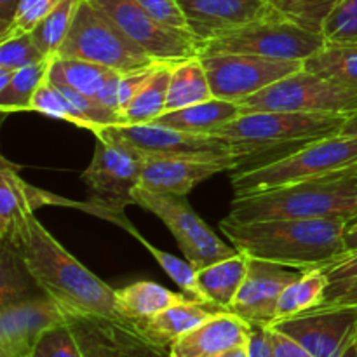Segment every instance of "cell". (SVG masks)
Instances as JSON below:
<instances>
[{"mask_svg":"<svg viewBox=\"0 0 357 357\" xmlns=\"http://www.w3.org/2000/svg\"><path fill=\"white\" fill-rule=\"evenodd\" d=\"M300 275V271L274 264V261L250 258L248 274L234 298L229 312L243 317L250 324L271 326L275 321L278 303L286 286Z\"/></svg>","mask_w":357,"mask_h":357,"instance_id":"cell-16","label":"cell"},{"mask_svg":"<svg viewBox=\"0 0 357 357\" xmlns=\"http://www.w3.org/2000/svg\"><path fill=\"white\" fill-rule=\"evenodd\" d=\"M23 181L17 167L2 159L0 167V241L2 248L17 251L30 227V218L37 202V192Z\"/></svg>","mask_w":357,"mask_h":357,"instance_id":"cell-21","label":"cell"},{"mask_svg":"<svg viewBox=\"0 0 357 357\" xmlns=\"http://www.w3.org/2000/svg\"><path fill=\"white\" fill-rule=\"evenodd\" d=\"M30 112H37V114L47 115V117L58 119V121L63 122H70V124L86 129V122L82 121L75 107L70 103L68 98L63 94V91L47 79L35 93Z\"/></svg>","mask_w":357,"mask_h":357,"instance_id":"cell-36","label":"cell"},{"mask_svg":"<svg viewBox=\"0 0 357 357\" xmlns=\"http://www.w3.org/2000/svg\"><path fill=\"white\" fill-rule=\"evenodd\" d=\"M268 331H271L274 357H314L307 349H303L298 342L293 340L288 335L281 333V331L271 326H268Z\"/></svg>","mask_w":357,"mask_h":357,"instance_id":"cell-43","label":"cell"},{"mask_svg":"<svg viewBox=\"0 0 357 357\" xmlns=\"http://www.w3.org/2000/svg\"><path fill=\"white\" fill-rule=\"evenodd\" d=\"M241 115H243V108L239 103L211 98V100L192 105V107L166 112L153 122L166 126V128L178 129V131L213 135L218 129L225 128L227 124L239 119Z\"/></svg>","mask_w":357,"mask_h":357,"instance_id":"cell-23","label":"cell"},{"mask_svg":"<svg viewBox=\"0 0 357 357\" xmlns=\"http://www.w3.org/2000/svg\"><path fill=\"white\" fill-rule=\"evenodd\" d=\"M14 253L21 258L35 286L54 300L66 317L131 324L119 312L115 289L70 255L35 216L30 218L23 244Z\"/></svg>","mask_w":357,"mask_h":357,"instance_id":"cell-1","label":"cell"},{"mask_svg":"<svg viewBox=\"0 0 357 357\" xmlns=\"http://www.w3.org/2000/svg\"><path fill=\"white\" fill-rule=\"evenodd\" d=\"M328 289V275L324 268L300 271V275L286 286L278 303L275 321L293 317L314 307L323 305ZM274 321V323H275Z\"/></svg>","mask_w":357,"mask_h":357,"instance_id":"cell-29","label":"cell"},{"mask_svg":"<svg viewBox=\"0 0 357 357\" xmlns=\"http://www.w3.org/2000/svg\"><path fill=\"white\" fill-rule=\"evenodd\" d=\"M250 257L237 251L234 257L220 260L197 272V282L204 300L220 310H230L248 274Z\"/></svg>","mask_w":357,"mask_h":357,"instance_id":"cell-24","label":"cell"},{"mask_svg":"<svg viewBox=\"0 0 357 357\" xmlns=\"http://www.w3.org/2000/svg\"><path fill=\"white\" fill-rule=\"evenodd\" d=\"M272 3L282 17L321 33L324 20L340 0H272Z\"/></svg>","mask_w":357,"mask_h":357,"instance_id":"cell-35","label":"cell"},{"mask_svg":"<svg viewBox=\"0 0 357 357\" xmlns=\"http://www.w3.org/2000/svg\"><path fill=\"white\" fill-rule=\"evenodd\" d=\"M114 73L115 70L86 59L54 58L49 66L47 80L96 98Z\"/></svg>","mask_w":357,"mask_h":357,"instance_id":"cell-28","label":"cell"},{"mask_svg":"<svg viewBox=\"0 0 357 357\" xmlns=\"http://www.w3.org/2000/svg\"><path fill=\"white\" fill-rule=\"evenodd\" d=\"M174 63H159L145 86L122 114L121 124H150L167 112V91Z\"/></svg>","mask_w":357,"mask_h":357,"instance_id":"cell-27","label":"cell"},{"mask_svg":"<svg viewBox=\"0 0 357 357\" xmlns=\"http://www.w3.org/2000/svg\"><path fill=\"white\" fill-rule=\"evenodd\" d=\"M251 324L243 317L220 310L195 326L169 347L171 357H215L237 345L248 344Z\"/></svg>","mask_w":357,"mask_h":357,"instance_id":"cell-20","label":"cell"},{"mask_svg":"<svg viewBox=\"0 0 357 357\" xmlns=\"http://www.w3.org/2000/svg\"><path fill=\"white\" fill-rule=\"evenodd\" d=\"M227 218L258 222L275 218H357V171L284 185L234 197Z\"/></svg>","mask_w":357,"mask_h":357,"instance_id":"cell-4","label":"cell"},{"mask_svg":"<svg viewBox=\"0 0 357 357\" xmlns=\"http://www.w3.org/2000/svg\"><path fill=\"white\" fill-rule=\"evenodd\" d=\"M338 357H357V330H356L354 337H352L351 342L345 345V349L342 351V354Z\"/></svg>","mask_w":357,"mask_h":357,"instance_id":"cell-49","label":"cell"},{"mask_svg":"<svg viewBox=\"0 0 357 357\" xmlns=\"http://www.w3.org/2000/svg\"><path fill=\"white\" fill-rule=\"evenodd\" d=\"M80 0H61L33 30L31 38L47 59L58 58V52L68 35Z\"/></svg>","mask_w":357,"mask_h":357,"instance_id":"cell-32","label":"cell"},{"mask_svg":"<svg viewBox=\"0 0 357 357\" xmlns=\"http://www.w3.org/2000/svg\"><path fill=\"white\" fill-rule=\"evenodd\" d=\"M31 357H86L68 321L45 331Z\"/></svg>","mask_w":357,"mask_h":357,"instance_id":"cell-39","label":"cell"},{"mask_svg":"<svg viewBox=\"0 0 357 357\" xmlns=\"http://www.w3.org/2000/svg\"><path fill=\"white\" fill-rule=\"evenodd\" d=\"M356 220H357V218H356Z\"/></svg>","mask_w":357,"mask_h":357,"instance_id":"cell-51","label":"cell"},{"mask_svg":"<svg viewBox=\"0 0 357 357\" xmlns=\"http://www.w3.org/2000/svg\"><path fill=\"white\" fill-rule=\"evenodd\" d=\"M239 105L243 114L295 112L352 115L357 110V89L302 68L246 98Z\"/></svg>","mask_w":357,"mask_h":357,"instance_id":"cell-8","label":"cell"},{"mask_svg":"<svg viewBox=\"0 0 357 357\" xmlns=\"http://www.w3.org/2000/svg\"><path fill=\"white\" fill-rule=\"evenodd\" d=\"M357 171V135H337L258 169L230 173L236 197Z\"/></svg>","mask_w":357,"mask_h":357,"instance_id":"cell-5","label":"cell"},{"mask_svg":"<svg viewBox=\"0 0 357 357\" xmlns=\"http://www.w3.org/2000/svg\"><path fill=\"white\" fill-rule=\"evenodd\" d=\"M122 139L143 155H188V153H232L229 143L215 135L178 131L155 124L114 126Z\"/></svg>","mask_w":357,"mask_h":357,"instance_id":"cell-19","label":"cell"},{"mask_svg":"<svg viewBox=\"0 0 357 357\" xmlns=\"http://www.w3.org/2000/svg\"><path fill=\"white\" fill-rule=\"evenodd\" d=\"M188 30L199 42L220 37L255 21L274 16L272 0H178Z\"/></svg>","mask_w":357,"mask_h":357,"instance_id":"cell-17","label":"cell"},{"mask_svg":"<svg viewBox=\"0 0 357 357\" xmlns=\"http://www.w3.org/2000/svg\"><path fill=\"white\" fill-rule=\"evenodd\" d=\"M303 68L357 89V49L324 45L303 61Z\"/></svg>","mask_w":357,"mask_h":357,"instance_id":"cell-33","label":"cell"},{"mask_svg":"<svg viewBox=\"0 0 357 357\" xmlns=\"http://www.w3.org/2000/svg\"><path fill=\"white\" fill-rule=\"evenodd\" d=\"M86 357H171L169 349L146 342L132 324L94 317H68Z\"/></svg>","mask_w":357,"mask_h":357,"instance_id":"cell-18","label":"cell"},{"mask_svg":"<svg viewBox=\"0 0 357 357\" xmlns=\"http://www.w3.org/2000/svg\"><path fill=\"white\" fill-rule=\"evenodd\" d=\"M215 357H250V352H248V345H237V347L229 349V351L222 352V354Z\"/></svg>","mask_w":357,"mask_h":357,"instance_id":"cell-48","label":"cell"},{"mask_svg":"<svg viewBox=\"0 0 357 357\" xmlns=\"http://www.w3.org/2000/svg\"><path fill=\"white\" fill-rule=\"evenodd\" d=\"M132 197L136 206L155 215L171 230L185 260L197 272L237 253L232 244L223 243L206 225L181 195L159 194L138 187Z\"/></svg>","mask_w":357,"mask_h":357,"instance_id":"cell-10","label":"cell"},{"mask_svg":"<svg viewBox=\"0 0 357 357\" xmlns=\"http://www.w3.org/2000/svg\"><path fill=\"white\" fill-rule=\"evenodd\" d=\"M357 255V220L347 227V232H345V251L340 258L352 257Z\"/></svg>","mask_w":357,"mask_h":357,"instance_id":"cell-47","label":"cell"},{"mask_svg":"<svg viewBox=\"0 0 357 357\" xmlns=\"http://www.w3.org/2000/svg\"><path fill=\"white\" fill-rule=\"evenodd\" d=\"M59 2L61 0H21V6L17 9L13 24H10L6 33L0 35V40L17 37V35L23 33H30Z\"/></svg>","mask_w":357,"mask_h":357,"instance_id":"cell-40","label":"cell"},{"mask_svg":"<svg viewBox=\"0 0 357 357\" xmlns=\"http://www.w3.org/2000/svg\"><path fill=\"white\" fill-rule=\"evenodd\" d=\"M93 2L155 61L178 63L201 54V42L190 31L166 26L150 16L136 0Z\"/></svg>","mask_w":357,"mask_h":357,"instance_id":"cell-12","label":"cell"},{"mask_svg":"<svg viewBox=\"0 0 357 357\" xmlns=\"http://www.w3.org/2000/svg\"><path fill=\"white\" fill-rule=\"evenodd\" d=\"M324 47L321 33L302 28L281 14L255 21L220 37L201 42V54H255L305 61Z\"/></svg>","mask_w":357,"mask_h":357,"instance_id":"cell-9","label":"cell"},{"mask_svg":"<svg viewBox=\"0 0 357 357\" xmlns=\"http://www.w3.org/2000/svg\"><path fill=\"white\" fill-rule=\"evenodd\" d=\"M45 59L47 58L42 54L30 33L0 40V70L14 72V70L35 65V63L45 61Z\"/></svg>","mask_w":357,"mask_h":357,"instance_id":"cell-38","label":"cell"},{"mask_svg":"<svg viewBox=\"0 0 357 357\" xmlns=\"http://www.w3.org/2000/svg\"><path fill=\"white\" fill-rule=\"evenodd\" d=\"M220 312V309L206 303L188 298L185 302L176 303L162 312L155 314L146 319L136 321L132 326L146 342L160 349H169L174 342L195 326L204 323L213 314Z\"/></svg>","mask_w":357,"mask_h":357,"instance_id":"cell-22","label":"cell"},{"mask_svg":"<svg viewBox=\"0 0 357 357\" xmlns=\"http://www.w3.org/2000/svg\"><path fill=\"white\" fill-rule=\"evenodd\" d=\"M351 115L250 112L213 132L229 143L236 167L230 173L258 169L298 152L319 139L342 135Z\"/></svg>","mask_w":357,"mask_h":357,"instance_id":"cell-3","label":"cell"},{"mask_svg":"<svg viewBox=\"0 0 357 357\" xmlns=\"http://www.w3.org/2000/svg\"><path fill=\"white\" fill-rule=\"evenodd\" d=\"M58 58H77L108 66L119 73L155 65L93 0H80Z\"/></svg>","mask_w":357,"mask_h":357,"instance_id":"cell-7","label":"cell"},{"mask_svg":"<svg viewBox=\"0 0 357 357\" xmlns=\"http://www.w3.org/2000/svg\"><path fill=\"white\" fill-rule=\"evenodd\" d=\"M321 35L324 45L357 49V0H340L324 20Z\"/></svg>","mask_w":357,"mask_h":357,"instance_id":"cell-34","label":"cell"},{"mask_svg":"<svg viewBox=\"0 0 357 357\" xmlns=\"http://www.w3.org/2000/svg\"><path fill=\"white\" fill-rule=\"evenodd\" d=\"M21 0H0V35L6 33L16 17Z\"/></svg>","mask_w":357,"mask_h":357,"instance_id":"cell-46","label":"cell"},{"mask_svg":"<svg viewBox=\"0 0 357 357\" xmlns=\"http://www.w3.org/2000/svg\"><path fill=\"white\" fill-rule=\"evenodd\" d=\"M157 65H159V63H155V65L152 66H146V68L135 70V72L121 73V82H119V105H121V115L124 114L126 108L129 107V103L135 100L138 91L145 86L146 80L152 77Z\"/></svg>","mask_w":357,"mask_h":357,"instance_id":"cell-42","label":"cell"},{"mask_svg":"<svg viewBox=\"0 0 357 357\" xmlns=\"http://www.w3.org/2000/svg\"><path fill=\"white\" fill-rule=\"evenodd\" d=\"M246 345H248V352H250V357H274L268 326L251 324V333H250V338H248Z\"/></svg>","mask_w":357,"mask_h":357,"instance_id":"cell-44","label":"cell"},{"mask_svg":"<svg viewBox=\"0 0 357 357\" xmlns=\"http://www.w3.org/2000/svg\"><path fill=\"white\" fill-rule=\"evenodd\" d=\"M342 135H357V110L347 119L344 129H342Z\"/></svg>","mask_w":357,"mask_h":357,"instance_id":"cell-50","label":"cell"},{"mask_svg":"<svg viewBox=\"0 0 357 357\" xmlns=\"http://www.w3.org/2000/svg\"><path fill=\"white\" fill-rule=\"evenodd\" d=\"M112 222L117 223V225H121L122 229H128L129 232L135 236V239L138 241V243H142L143 246L146 248V251H149V253L155 258V261L160 265V267H162V271L166 272V274L169 275L174 282H176L178 288L183 289L185 295H188L190 298L197 300V302H202V303H206V305H209V303L204 300V295H202L201 288H199L197 271H195V268L192 267L187 260H181V258L174 257V255L167 253V251L159 250V248H155L153 244H150L146 239H143V237L139 236L138 230H136L135 227L128 222V218L124 216V213H122V215H115L114 218H112Z\"/></svg>","mask_w":357,"mask_h":357,"instance_id":"cell-31","label":"cell"},{"mask_svg":"<svg viewBox=\"0 0 357 357\" xmlns=\"http://www.w3.org/2000/svg\"><path fill=\"white\" fill-rule=\"evenodd\" d=\"M94 136L96 146L82 181L93 195L96 211L112 218L122 215L124 206L135 204L132 195L139 187L143 153L122 139L114 126L98 129Z\"/></svg>","mask_w":357,"mask_h":357,"instance_id":"cell-6","label":"cell"},{"mask_svg":"<svg viewBox=\"0 0 357 357\" xmlns=\"http://www.w3.org/2000/svg\"><path fill=\"white\" fill-rule=\"evenodd\" d=\"M347 218H275L232 222L223 218L220 230L239 253L274 261L295 271L326 268L344 255Z\"/></svg>","mask_w":357,"mask_h":357,"instance_id":"cell-2","label":"cell"},{"mask_svg":"<svg viewBox=\"0 0 357 357\" xmlns=\"http://www.w3.org/2000/svg\"><path fill=\"white\" fill-rule=\"evenodd\" d=\"M26 278L30 274L14 251L2 248V286H0V307L31 298L28 293Z\"/></svg>","mask_w":357,"mask_h":357,"instance_id":"cell-37","label":"cell"},{"mask_svg":"<svg viewBox=\"0 0 357 357\" xmlns=\"http://www.w3.org/2000/svg\"><path fill=\"white\" fill-rule=\"evenodd\" d=\"M119 82H121V73L115 72L114 75L110 77V80L107 82V86L103 87V91H101L96 98L98 101H101V103L105 105V107H108L110 110L117 112V114L121 115V105H119Z\"/></svg>","mask_w":357,"mask_h":357,"instance_id":"cell-45","label":"cell"},{"mask_svg":"<svg viewBox=\"0 0 357 357\" xmlns=\"http://www.w3.org/2000/svg\"><path fill=\"white\" fill-rule=\"evenodd\" d=\"M68 321L61 307L42 293L0 307V357H31L42 335Z\"/></svg>","mask_w":357,"mask_h":357,"instance_id":"cell-15","label":"cell"},{"mask_svg":"<svg viewBox=\"0 0 357 357\" xmlns=\"http://www.w3.org/2000/svg\"><path fill=\"white\" fill-rule=\"evenodd\" d=\"M213 91L201 58L174 63L167 91V112L180 110L211 100Z\"/></svg>","mask_w":357,"mask_h":357,"instance_id":"cell-26","label":"cell"},{"mask_svg":"<svg viewBox=\"0 0 357 357\" xmlns=\"http://www.w3.org/2000/svg\"><path fill=\"white\" fill-rule=\"evenodd\" d=\"M199 58L208 73L213 96L232 103H241L303 68V61L255 54H204Z\"/></svg>","mask_w":357,"mask_h":357,"instance_id":"cell-11","label":"cell"},{"mask_svg":"<svg viewBox=\"0 0 357 357\" xmlns=\"http://www.w3.org/2000/svg\"><path fill=\"white\" fill-rule=\"evenodd\" d=\"M157 21L174 30H188L187 17L178 0H136Z\"/></svg>","mask_w":357,"mask_h":357,"instance_id":"cell-41","label":"cell"},{"mask_svg":"<svg viewBox=\"0 0 357 357\" xmlns=\"http://www.w3.org/2000/svg\"><path fill=\"white\" fill-rule=\"evenodd\" d=\"M51 61L52 59H45V61L14 70L9 84L0 89V110L3 114L31 110V101L38 87L47 79Z\"/></svg>","mask_w":357,"mask_h":357,"instance_id":"cell-30","label":"cell"},{"mask_svg":"<svg viewBox=\"0 0 357 357\" xmlns=\"http://www.w3.org/2000/svg\"><path fill=\"white\" fill-rule=\"evenodd\" d=\"M232 153L143 155L139 187L159 194L187 197L192 188L223 171H234Z\"/></svg>","mask_w":357,"mask_h":357,"instance_id":"cell-14","label":"cell"},{"mask_svg":"<svg viewBox=\"0 0 357 357\" xmlns=\"http://www.w3.org/2000/svg\"><path fill=\"white\" fill-rule=\"evenodd\" d=\"M115 296H117L119 312L131 324L155 316V314L190 298L185 293H174L153 281L132 282L124 288L115 289Z\"/></svg>","mask_w":357,"mask_h":357,"instance_id":"cell-25","label":"cell"},{"mask_svg":"<svg viewBox=\"0 0 357 357\" xmlns=\"http://www.w3.org/2000/svg\"><path fill=\"white\" fill-rule=\"evenodd\" d=\"M314 357H338L357 330V305H319L271 324Z\"/></svg>","mask_w":357,"mask_h":357,"instance_id":"cell-13","label":"cell"}]
</instances>
